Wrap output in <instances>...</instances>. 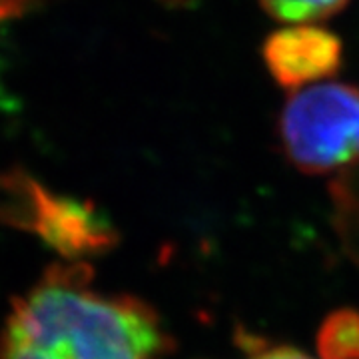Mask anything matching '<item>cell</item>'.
Returning a JSON list of instances; mask_svg holds the SVG:
<instances>
[{
  "instance_id": "6da1fadb",
  "label": "cell",
  "mask_w": 359,
  "mask_h": 359,
  "mask_svg": "<svg viewBox=\"0 0 359 359\" xmlns=\"http://www.w3.org/2000/svg\"><path fill=\"white\" fill-rule=\"evenodd\" d=\"M164 347L152 308L96 292L86 262L46 269L13 299L0 334V359H158Z\"/></svg>"
},
{
  "instance_id": "277c9868",
  "label": "cell",
  "mask_w": 359,
  "mask_h": 359,
  "mask_svg": "<svg viewBox=\"0 0 359 359\" xmlns=\"http://www.w3.org/2000/svg\"><path fill=\"white\" fill-rule=\"evenodd\" d=\"M262 58L276 84L295 92L334 78L344 65V44L325 26L287 25L264 40Z\"/></svg>"
},
{
  "instance_id": "52a82bcc",
  "label": "cell",
  "mask_w": 359,
  "mask_h": 359,
  "mask_svg": "<svg viewBox=\"0 0 359 359\" xmlns=\"http://www.w3.org/2000/svg\"><path fill=\"white\" fill-rule=\"evenodd\" d=\"M39 0H0V28L20 18Z\"/></svg>"
},
{
  "instance_id": "8992f818",
  "label": "cell",
  "mask_w": 359,
  "mask_h": 359,
  "mask_svg": "<svg viewBox=\"0 0 359 359\" xmlns=\"http://www.w3.org/2000/svg\"><path fill=\"white\" fill-rule=\"evenodd\" d=\"M349 0H259L262 8L285 25H318L341 13Z\"/></svg>"
},
{
  "instance_id": "ba28073f",
  "label": "cell",
  "mask_w": 359,
  "mask_h": 359,
  "mask_svg": "<svg viewBox=\"0 0 359 359\" xmlns=\"http://www.w3.org/2000/svg\"><path fill=\"white\" fill-rule=\"evenodd\" d=\"M250 359H313L309 358L308 353L294 349V347L287 346H278V347H264L262 351L254 353Z\"/></svg>"
},
{
  "instance_id": "3957f363",
  "label": "cell",
  "mask_w": 359,
  "mask_h": 359,
  "mask_svg": "<svg viewBox=\"0 0 359 359\" xmlns=\"http://www.w3.org/2000/svg\"><path fill=\"white\" fill-rule=\"evenodd\" d=\"M0 224L36 233L68 262L102 254L118 242L92 202L52 194L20 170L0 174Z\"/></svg>"
},
{
  "instance_id": "5b68a950",
  "label": "cell",
  "mask_w": 359,
  "mask_h": 359,
  "mask_svg": "<svg viewBox=\"0 0 359 359\" xmlns=\"http://www.w3.org/2000/svg\"><path fill=\"white\" fill-rule=\"evenodd\" d=\"M318 349L321 359H359V311L330 313L318 334Z\"/></svg>"
},
{
  "instance_id": "7a4b0ae2",
  "label": "cell",
  "mask_w": 359,
  "mask_h": 359,
  "mask_svg": "<svg viewBox=\"0 0 359 359\" xmlns=\"http://www.w3.org/2000/svg\"><path fill=\"white\" fill-rule=\"evenodd\" d=\"M278 136L297 170L321 176L359 164V86L321 82L295 90L283 104Z\"/></svg>"
}]
</instances>
